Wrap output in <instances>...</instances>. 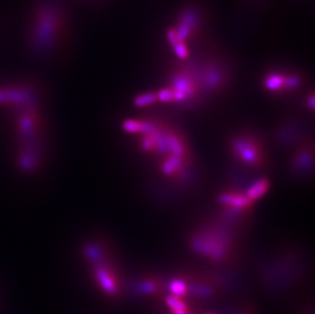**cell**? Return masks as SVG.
I'll list each match as a JSON object with an SVG mask.
<instances>
[{
	"label": "cell",
	"instance_id": "6da1fadb",
	"mask_svg": "<svg viewBox=\"0 0 315 314\" xmlns=\"http://www.w3.org/2000/svg\"><path fill=\"white\" fill-rule=\"evenodd\" d=\"M231 151L235 159L241 163L259 168L265 164V156L260 143L253 137L241 136L231 141Z\"/></svg>",
	"mask_w": 315,
	"mask_h": 314
},
{
	"label": "cell",
	"instance_id": "7a4b0ae2",
	"mask_svg": "<svg viewBox=\"0 0 315 314\" xmlns=\"http://www.w3.org/2000/svg\"><path fill=\"white\" fill-rule=\"evenodd\" d=\"M218 201L232 212L248 211L254 203L246 194H241L239 192H224L219 196Z\"/></svg>",
	"mask_w": 315,
	"mask_h": 314
},
{
	"label": "cell",
	"instance_id": "3957f363",
	"mask_svg": "<svg viewBox=\"0 0 315 314\" xmlns=\"http://www.w3.org/2000/svg\"><path fill=\"white\" fill-rule=\"evenodd\" d=\"M185 165V159L178 155L171 154L162 163V172L167 176H177Z\"/></svg>",
	"mask_w": 315,
	"mask_h": 314
},
{
	"label": "cell",
	"instance_id": "277c9868",
	"mask_svg": "<svg viewBox=\"0 0 315 314\" xmlns=\"http://www.w3.org/2000/svg\"><path fill=\"white\" fill-rule=\"evenodd\" d=\"M269 189V181L267 179H260L255 182L247 191L246 195L251 201H256L262 198Z\"/></svg>",
	"mask_w": 315,
	"mask_h": 314
},
{
	"label": "cell",
	"instance_id": "5b68a950",
	"mask_svg": "<svg viewBox=\"0 0 315 314\" xmlns=\"http://www.w3.org/2000/svg\"><path fill=\"white\" fill-rule=\"evenodd\" d=\"M156 101H157L156 94L148 92V93H143V94L138 95L134 99V104L136 107L142 108V107L150 106L151 104H154Z\"/></svg>",
	"mask_w": 315,
	"mask_h": 314
},
{
	"label": "cell",
	"instance_id": "8992f818",
	"mask_svg": "<svg viewBox=\"0 0 315 314\" xmlns=\"http://www.w3.org/2000/svg\"><path fill=\"white\" fill-rule=\"evenodd\" d=\"M157 100H160L162 102L165 103H169V102H174V95L171 89H163L161 90L159 93L156 94Z\"/></svg>",
	"mask_w": 315,
	"mask_h": 314
}]
</instances>
